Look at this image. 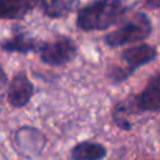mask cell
Here are the masks:
<instances>
[{"label": "cell", "mask_w": 160, "mask_h": 160, "mask_svg": "<svg viewBox=\"0 0 160 160\" xmlns=\"http://www.w3.org/2000/svg\"><path fill=\"white\" fill-rule=\"evenodd\" d=\"M42 42L38 41L36 39L29 36L25 32H16L10 39L4 40L0 44L1 50L6 52H31V51H39Z\"/></svg>", "instance_id": "8"}, {"label": "cell", "mask_w": 160, "mask_h": 160, "mask_svg": "<svg viewBox=\"0 0 160 160\" xmlns=\"http://www.w3.org/2000/svg\"><path fill=\"white\" fill-rule=\"evenodd\" d=\"M38 0H0V19H21L29 14Z\"/></svg>", "instance_id": "9"}, {"label": "cell", "mask_w": 160, "mask_h": 160, "mask_svg": "<svg viewBox=\"0 0 160 160\" xmlns=\"http://www.w3.org/2000/svg\"><path fill=\"white\" fill-rule=\"evenodd\" d=\"M32 94V82L25 72H19L12 78L8 88V101L14 108H22L30 101Z\"/></svg>", "instance_id": "5"}, {"label": "cell", "mask_w": 160, "mask_h": 160, "mask_svg": "<svg viewBox=\"0 0 160 160\" xmlns=\"http://www.w3.org/2000/svg\"><path fill=\"white\" fill-rule=\"evenodd\" d=\"M15 144L24 156H38L45 145L44 135L34 128H20L15 134Z\"/></svg>", "instance_id": "4"}, {"label": "cell", "mask_w": 160, "mask_h": 160, "mask_svg": "<svg viewBox=\"0 0 160 160\" xmlns=\"http://www.w3.org/2000/svg\"><path fill=\"white\" fill-rule=\"evenodd\" d=\"M5 84H6V74L4 72V70L0 65V94H1V90L5 86Z\"/></svg>", "instance_id": "12"}, {"label": "cell", "mask_w": 160, "mask_h": 160, "mask_svg": "<svg viewBox=\"0 0 160 160\" xmlns=\"http://www.w3.org/2000/svg\"><path fill=\"white\" fill-rule=\"evenodd\" d=\"M106 155V149L98 142L82 141L71 149V160H101Z\"/></svg>", "instance_id": "11"}, {"label": "cell", "mask_w": 160, "mask_h": 160, "mask_svg": "<svg viewBox=\"0 0 160 160\" xmlns=\"http://www.w3.org/2000/svg\"><path fill=\"white\" fill-rule=\"evenodd\" d=\"M40 58L49 65H62L69 62L76 55V46L71 39L61 36L50 42H42Z\"/></svg>", "instance_id": "3"}, {"label": "cell", "mask_w": 160, "mask_h": 160, "mask_svg": "<svg viewBox=\"0 0 160 160\" xmlns=\"http://www.w3.org/2000/svg\"><path fill=\"white\" fill-rule=\"evenodd\" d=\"M150 32L151 24L149 18L142 12H138L119 29L109 32L105 36V42L110 46H120L144 40L149 36Z\"/></svg>", "instance_id": "2"}, {"label": "cell", "mask_w": 160, "mask_h": 160, "mask_svg": "<svg viewBox=\"0 0 160 160\" xmlns=\"http://www.w3.org/2000/svg\"><path fill=\"white\" fill-rule=\"evenodd\" d=\"M130 8V0L95 1L79 11L78 26L85 31L104 30L118 22Z\"/></svg>", "instance_id": "1"}, {"label": "cell", "mask_w": 160, "mask_h": 160, "mask_svg": "<svg viewBox=\"0 0 160 160\" xmlns=\"http://www.w3.org/2000/svg\"><path fill=\"white\" fill-rule=\"evenodd\" d=\"M146 2H148V5H150L152 8L160 6V0H146Z\"/></svg>", "instance_id": "13"}, {"label": "cell", "mask_w": 160, "mask_h": 160, "mask_svg": "<svg viewBox=\"0 0 160 160\" xmlns=\"http://www.w3.org/2000/svg\"><path fill=\"white\" fill-rule=\"evenodd\" d=\"M44 14L49 18H62L78 9L80 0H38Z\"/></svg>", "instance_id": "10"}, {"label": "cell", "mask_w": 160, "mask_h": 160, "mask_svg": "<svg viewBox=\"0 0 160 160\" xmlns=\"http://www.w3.org/2000/svg\"><path fill=\"white\" fill-rule=\"evenodd\" d=\"M156 56V49L149 44H141L138 46L129 48L121 52V60L128 64V69L134 71L136 68L142 66Z\"/></svg>", "instance_id": "7"}, {"label": "cell", "mask_w": 160, "mask_h": 160, "mask_svg": "<svg viewBox=\"0 0 160 160\" xmlns=\"http://www.w3.org/2000/svg\"><path fill=\"white\" fill-rule=\"evenodd\" d=\"M135 106L141 111L160 110V72L151 76L140 95L135 98Z\"/></svg>", "instance_id": "6"}]
</instances>
